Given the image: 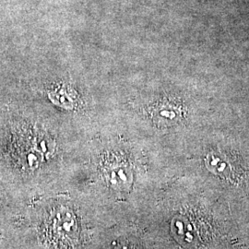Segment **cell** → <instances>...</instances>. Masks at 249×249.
<instances>
[{
    "mask_svg": "<svg viewBox=\"0 0 249 249\" xmlns=\"http://www.w3.org/2000/svg\"><path fill=\"white\" fill-rule=\"evenodd\" d=\"M107 178L112 186L124 188L129 186L131 174L124 164H115L107 171Z\"/></svg>",
    "mask_w": 249,
    "mask_h": 249,
    "instance_id": "obj_2",
    "label": "cell"
},
{
    "mask_svg": "<svg viewBox=\"0 0 249 249\" xmlns=\"http://www.w3.org/2000/svg\"><path fill=\"white\" fill-rule=\"evenodd\" d=\"M46 226L47 236L53 244L70 246L78 240L80 231L77 218L66 208H60L53 212Z\"/></svg>",
    "mask_w": 249,
    "mask_h": 249,
    "instance_id": "obj_1",
    "label": "cell"
},
{
    "mask_svg": "<svg viewBox=\"0 0 249 249\" xmlns=\"http://www.w3.org/2000/svg\"><path fill=\"white\" fill-rule=\"evenodd\" d=\"M159 108L156 109L154 112V116H156L159 120H163V121H174L177 120L178 117V111L174 108V107L169 106V105H160Z\"/></svg>",
    "mask_w": 249,
    "mask_h": 249,
    "instance_id": "obj_3",
    "label": "cell"
}]
</instances>
